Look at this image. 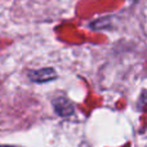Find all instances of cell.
I'll return each mask as SVG.
<instances>
[{
  "instance_id": "1",
  "label": "cell",
  "mask_w": 147,
  "mask_h": 147,
  "mask_svg": "<svg viewBox=\"0 0 147 147\" xmlns=\"http://www.w3.org/2000/svg\"><path fill=\"white\" fill-rule=\"evenodd\" d=\"M52 105H53L56 114L62 117H69L75 112V105L66 96L54 97L53 101H52Z\"/></svg>"
},
{
  "instance_id": "2",
  "label": "cell",
  "mask_w": 147,
  "mask_h": 147,
  "mask_svg": "<svg viewBox=\"0 0 147 147\" xmlns=\"http://www.w3.org/2000/svg\"><path fill=\"white\" fill-rule=\"evenodd\" d=\"M28 79L34 83H48L57 79V72L52 67H44V69L28 71Z\"/></svg>"
},
{
  "instance_id": "3",
  "label": "cell",
  "mask_w": 147,
  "mask_h": 147,
  "mask_svg": "<svg viewBox=\"0 0 147 147\" xmlns=\"http://www.w3.org/2000/svg\"><path fill=\"white\" fill-rule=\"evenodd\" d=\"M141 102H142L143 106H147V90L143 92V94L141 96Z\"/></svg>"
},
{
  "instance_id": "4",
  "label": "cell",
  "mask_w": 147,
  "mask_h": 147,
  "mask_svg": "<svg viewBox=\"0 0 147 147\" xmlns=\"http://www.w3.org/2000/svg\"><path fill=\"white\" fill-rule=\"evenodd\" d=\"M0 147H14V146H5V145H3V146H0Z\"/></svg>"
}]
</instances>
